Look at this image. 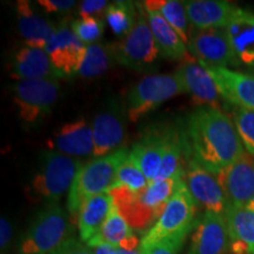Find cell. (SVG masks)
I'll return each mask as SVG.
<instances>
[{"mask_svg": "<svg viewBox=\"0 0 254 254\" xmlns=\"http://www.w3.org/2000/svg\"><path fill=\"white\" fill-rule=\"evenodd\" d=\"M185 138L192 159L215 176L246 153L233 122L215 107L190 113Z\"/></svg>", "mask_w": 254, "mask_h": 254, "instance_id": "cell-1", "label": "cell"}, {"mask_svg": "<svg viewBox=\"0 0 254 254\" xmlns=\"http://www.w3.org/2000/svg\"><path fill=\"white\" fill-rule=\"evenodd\" d=\"M183 176L163 182H154L141 190L114 186L110 190L114 206L136 232H147L164 213L171 198L177 192Z\"/></svg>", "mask_w": 254, "mask_h": 254, "instance_id": "cell-2", "label": "cell"}, {"mask_svg": "<svg viewBox=\"0 0 254 254\" xmlns=\"http://www.w3.org/2000/svg\"><path fill=\"white\" fill-rule=\"evenodd\" d=\"M196 201L184 182L171 198L158 221L144 233L139 252L147 254L161 244H177L183 246L195 225Z\"/></svg>", "mask_w": 254, "mask_h": 254, "instance_id": "cell-3", "label": "cell"}, {"mask_svg": "<svg viewBox=\"0 0 254 254\" xmlns=\"http://www.w3.org/2000/svg\"><path fill=\"white\" fill-rule=\"evenodd\" d=\"M126 148L112 152L105 157L94 158L78 171L67 196V208L71 214L78 213L87 199L110 192L116 185L119 167L128 158Z\"/></svg>", "mask_w": 254, "mask_h": 254, "instance_id": "cell-4", "label": "cell"}, {"mask_svg": "<svg viewBox=\"0 0 254 254\" xmlns=\"http://www.w3.org/2000/svg\"><path fill=\"white\" fill-rule=\"evenodd\" d=\"M68 214L57 202L49 204L33 219L21 238L19 254H53L73 237Z\"/></svg>", "mask_w": 254, "mask_h": 254, "instance_id": "cell-5", "label": "cell"}, {"mask_svg": "<svg viewBox=\"0 0 254 254\" xmlns=\"http://www.w3.org/2000/svg\"><path fill=\"white\" fill-rule=\"evenodd\" d=\"M82 164L77 159L55 151L41 155L39 167L30 183V193L50 204L57 202L71 190Z\"/></svg>", "mask_w": 254, "mask_h": 254, "instance_id": "cell-6", "label": "cell"}, {"mask_svg": "<svg viewBox=\"0 0 254 254\" xmlns=\"http://www.w3.org/2000/svg\"><path fill=\"white\" fill-rule=\"evenodd\" d=\"M186 93L179 79L173 74H152L136 82L126 95V114L135 123L171 98Z\"/></svg>", "mask_w": 254, "mask_h": 254, "instance_id": "cell-7", "label": "cell"}, {"mask_svg": "<svg viewBox=\"0 0 254 254\" xmlns=\"http://www.w3.org/2000/svg\"><path fill=\"white\" fill-rule=\"evenodd\" d=\"M138 18L133 30L119 43L113 44L117 63L134 69L145 68L160 56L152 34L144 4L135 2Z\"/></svg>", "mask_w": 254, "mask_h": 254, "instance_id": "cell-8", "label": "cell"}, {"mask_svg": "<svg viewBox=\"0 0 254 254\" xmlns=\"http://www.w3.org/2000/svg\"><path fill=\"white\" fill-rule=\"evenodd\" d=\"M13 101L25 123L33 124L50 113L59 97V82L53 79L19 80L12 87Z\"/></svg>", "mask_w": 254, "mask_h": 254, "instance_id": "cell-9", "label": "cell"}, {"mask_svg": "<svg viewBox=\"0 0 254 254\" xmlns=\"http://www.w3.org/2000/svg\"><path fill=\"white\" fill-rule=\"evenodd\" d=\"M189 52L199 62L217 67H239L236 52L225 28L190 31Z\"/></svg>", "mask_w": 254, "mask_h": 254, "instance_id": "cell-10", "label": "cell"}, {"mask_svg": "<svg viewBox=\"0 0 254 254\" xmlns=\"http://www.w3.org/2000/svg\"><path fill=\"white\" fill-rule=\"evenodd\" d=\"M183 182L196 204L201 205L205 211L225 215L228 202L215 174L202 167L194 159H190L184 168Z\"/></svg>", "mask_w": 254, "mask_h": 254, "instance_id": "cell-11", "label": "cell"}, {"mask_svg": "<svg viewBox=\"0 0 254 254\" xmlns=\"http://www.w3.org/2000/svg\"><path fill=\"white\" fill-rule=\"evenodd\" d=\"M51 62L60 75L78 74L86 45L78 39L66 23H60L45 47Z\"/></svg>", "mask_w": 254, "mask_h": 254, "instance_id": "cell-12", "label": "cell"}, {"mask_svg": "<svg viewBox=\"0 0 254 254\" xmlns=\"http://www.w3.org/2000/svg\"><path fill=\"white\" fill-rule=\"evenodd\" d=\"M215 177L224 190L228 206H243L254 199V158L252 155L245 153Z\"/></svg>", "mask_w": 254, "mask_h": 254, "instance_id": "cell-13", "label": "cell"}, {"mask_svg": "<svg viewBox=\"0 0 254 254\" xmlns=\"http://www.w3.org/2000/svg\"><path fill=\"white\" fill-rule=\"evenodd\" d=\"M201 63V62H200ZM217 85L219 93L231 105L254 112V75L201 63Z\"/></svg>", "mask_w": 254, "mask_h": 254, "instance_id": "cell-14", "label": "cell"}, {"mask_svg": "<svg viewBox=\"0 0 254 254\" xmlns=\"http://www.w3.org/2000/svg\"><path fill=\"white\" fill-rule=\"evenodd\" d=\"M176 75L185 88L186 93L192 95L196 106H211L219 109L220 98L217 85L198 59L190 55L180 64Z\"/></svg>", "mask_w": 254, "mask_h": 254, "instance_id": "cell-15", "label": "cell"}, {"mask_svg": "<svg viewBox=\"0 0 254 254\" xmlns=\"http://www.w3.org/2000/svg\"><path fill=\"white\" fill-rule=\"evenodd\" d=\"M230 233L225 215L205 211L195 226L187 254H226Z\"/></svg>", "mask_w": 254, "mask_h": 254, "instance_id": "cell-16", "label": "cell"}, {"mask_svg": "<svg viewBox=\"0 0 254 254\" xmlns=\"http://www.w3.org/2000/svg\"><path fill=\"white\" fill-rule=\"evenodd\" d=\"M49 147L68 157H87L93 154V131L85 119H77L63 125L52 139Z\"/></svg>", "mask_w": 254, "mask_h": 254, "instance_id": "cell-17", "label": "cell"}, {"mask_svg": "<svg viewBox=\"0 0 254 254\" xmlns=\"http://www.w3.org/2000/svg\"><path fill=\"white\" fill-rule=\"evenodd\" d=\"M184 4L190 23L196 30L225 28L240 8L226 0H190Z\"/></svg>", "mask_w": 254, "mask_h": 254, "instance_id": "cell-18", "label": "cell"}, {"mask_svg": "<svg viewBox=\"0 0 254 254\" xmlns=\"http://www.w3.org/2000/svg\"><path fill=\"white\" fill-rule=\"evenodd\" d=\"M94 158L117 151L125 139V119L120 109H109L98 113L92 123Z\"/></svg>", "mask_w": 254, "mask_h": 254, "instance_id": "cell-19", "label": "cell"}, {"mask_svg": "<svg viewBox=\"0 0 254 254\" xmlns=\"http://www.w3.org/2000/svg\"><path fill=\"white\" fill-rule=\"evenodd\" d=\"M233 254H254V199L243 206H228L225 213Z\"/></svg>", "mask_w": 254, "mask_h": 254, "instance_id": "cell-20", "label": "cell"}, {"mask_svg": "<svg viewBox=\"0 0 254 254\" xmlns=\"http://www.w3.org/2000/svg\"><path fill=\"white\" fill-rule=\"evenodd\" d=\"M168 128L148 133L133 145L128 158L146 177L148 184L154 183L160 170L166 148Z\"/></svg>", "mask_w": 254, "mask_h": 254, "instance_id": "cell-21", "label": "cell"}, {"mask_svg": "<svg viewBox=\"0 0 254 254\" xmlns=\"http://www.w3.org/2000/svg\"><path fill=\"white\" fill-rule=\"evenodd\" d=\"M12 78L17 80L53 79L60 75L44 49L25 45L19 49L9 63Z\"/></svg>", "mask_w": 254, "mask_h": 254, "instance_id": "cell-22", "label": "cell"}, {"mask_svg": "<svg viewBox=\"0 0 254 254\" xmlns=\"http://www.w3.org/2000/svg\"><path fill=\"white\" fill-rule=\"evenodd\" d=\"M225 30L240 65L254 69V11L240 7Z\"/></svg>", "mask_w": 254, "mask_h": 254, "instance_id": "cell-23", "label": "cell"}, {"mask_svg": "<svg viewBox=\"0 0 254 254\" xmlns=\"http://www.w3.org/2000/svg\"><path fill=\"white\" fill-rule=\"evenodd\" d=\"M15 9L18 31L25 41V45L45 50L57 26L36 13L31 2L27 0L17 1Z\"/></svg>", "mask_w": 254, "mask_h": 254, "instance_id": "cell-24", "label": "cell"}, {"mask_svg": "<svg viewBox=\"0 0 254 254\" xmlns=\"http://www.w3.org/2000/svg\"><path fill=\"white\" fill-rule=\"evenodd\" d=\"M101 244H107L117 249L127 251L139 250V246H140V240L136 238L133 228L124 219L116 206H113L101 230L88 241L87 245L94 249Z\"/></svg>", "mask_w": 254, "mask_h": 254, "instance_id": "cell-25", "label": "cell"}, {"mask_svg": "<svg viewBox=\"0 0 254 254\" xmlns=\"http://www.w3.org/2000/svg\"><path fill=\"white\" fill-rule=\"evenodd\" d=\"M114 206L110 192L87 199L78 212L79 236L82 243H88L101 230Z\"/></svg>", "mask_w": 254, "mask_h": 254, "instance_id": "cell-26", "label": "cell"}, {"mask_svg": "<svg viewBox=\"0 0 254 254\" xmlns=\"http://www.w3.org/2000/svg\"><path fill=\"white\" fill-rule=\"evenodd\" d=\"M146 14H147L148 24H150L160 56L166 59L182 60V62L189 58L190 53L187 46L172 26L161 17V14L154 11H147V9H146Z\"/></svg>", "mask_w": 254, "mask_h": 254, "instance_id": "cell-27", "label": "cell"}, {"mask_svg": "<svg viewBox=\"0 0 254 254\" xmlns=\"http://www.w3.org/2000/svg\"><path fill=\"white\" fill-rule=\"evenodd\" d=\"M144 7L147 11H154L161 14L165 20L172 26L178 36L187 46L190 41V23L187 17L185 4L177 0H146Z\"/></svg>", "mask_w": 254, "mask_h": 254, "instance_id": "cell-28", "label": "cell"}, {"mask_svg": "<svg viewBox=\"0 0 254 254\" xmlns=\"http://www.w3.org/2000/svg\"><path fill=\"white\" fill-rule=\"evenodd\" d=\"M184 148H189L186 138H184L176 129L168 128V136L166 142V148L161 161L160 170L157 174L154 182H163V180L171 179V178L183 176V155Z\"/></svg>", "mask_w": 254, "mask_h": 254, "instance_id": "cell-29", "label": "cell"}, {"mask_svg": "<svg viewBox=\"0 0 254 254\" xmlns=\"http://www.w3.org/2000/svg\"><path fill=\"white\" fill-rule=\"evenodd\" d=\"M114 62L117 60L113 45H105L101 43L86 45V51L78 74L85 79L99 77L111 68Z\"/></svg>", "mask_w": 254, "mask_h": 254, "instance_id": "cell-30", "label": "cell"}, {"mask_svg": "<svg viewBox=\"0 0 254 254\" xmlns=\"http://www.w3.org/2000/svg\"><path fill=\"white\" fill-rule=\"evenodd\" d=\"M105 17L114 34L126 37L136 23L138 7L132 1H116L107 7Z\"/></svg>", "mask_w": 254, "mask_h": 254, "instance_id": "cell-31", "label": "cell"}, {"mask_svg": "<svg viewBox=\"0 0 254 254\" xmlns=\"http://www.w3.org/2000/svg\"><path fill=\"white\" fill-rule=\"evenodd\" d=\"M233 106V105H232ZM233 124L243 142L245 152L250 155H254V112L243 109V107L233 106L232 110Z\"/></svg>", "mask_w": 254, "mask_h": 254, "instance_id": "cell-32", "label": "cell"}, {"mask_svg": "<svg viewBox=\"0 0 254 254\" xmlns=\"http://www.w3.org/2000/svg\"><path fill=\"white\" fill-rule=\"evenodd\" d=\"M73 33L85 45L97 43L104 33V24L97 17L79 18L71 24Z\"/></svg>", "mask_w": 254, "mask_h": 254, "instance_id": "cell-33", "label": "cell"}, {"mask_svg": "<svg viewBox=\"0 0 254 254\" xmlns=\"http://www.w3.org/2000/svg\"><path fill=\"white\" fill-rule=\"evenodd\" d=\"M148 185L150 184L141 171L127 158L119 167L114 186H125L132 190H141Z\"/></svg>", "mask_w": 254, "mask_h": 254, "instance_id": "cell-34", "label": "cell"}, {"mask_svg": "<svg viewBox=\"0 0 254 254\" xmlns=\"http://www.w3.org/2000/svg\"><path fill=\"white\" fill-rule=\"evenodd\" d=\"M110 4L107 0H84L79 5V15L80 18H88L99 15L106 12Z\"/></svg>", "mask_w": 254, "mask_h": 254, "instance_id": "cell-35", "label": "cell"}, {"mask_svg": "<svg viewBox=\"0 0 254 254\" xmlns=\"http://www.w3.org/2000/svg\"><path fill=\"white\" fill-rule=\"evenodd\" d=\"M38 4L49 13H63L74 7L77 1L74 0H39Z\"/></svg>", "mask_w": 254, "mask_h": 254, "instance_id": "cell-36", "label": "cell"}, {"mask_svg": "<svg viewBox=\"0 0 254 254\" xmlns=\"http://www.w3.org/2000/svg\"><path fill=\"white\" fill-rule=\"evenodd\" d=\"M53 254H94V249L88 246L86 243H82L81 240L72 238Z\"/></svg>", "mask_w": 254, "mask_h": 254, "instance_id": "cell-37", "label": "cell"}, {"mask_svg": "<svg viewBox=\"0 0 254 254\" xmlns=\"http://www.w3.org/2000/svg\"><path fill=\"white\" fill-rule=\"evenodd\" d=\"M11 225H9V222L6 219L1 218V222H0V246H1V250H4L8 246L9 241H11Z\"/></svg>", "mask_w": 254, "mask_h": 254, "instance_id": "cell-38", "label": "cell"}, {"mask_svg": "<svg viewBox=\"0 0 254 254\" xmlns=\"http://www.w3.org/2000/svg\"><path fill=\"white\" fill-rule=\"evenodd\" d=\"M182 246L177 244H161L153 250L150 251L147 254H178Z\"/></svg>", "mask_w": 254, "mask_h": 254, "instance_id": "cell-39", "label": "cell"}, {"mask_svg": "<svg viewBox=\"0 0 254 254\" xmlns=\"http://www.w3.org/2000/svg\"><path fill=\"white\" fill-rule=\"evenodd\" d=\"M94 254H119L118 249L107 244H101V245L94 247Z\"/></svg>", "mask_w": 254, "mask_h": 254, "instance_id": "cell-40", "label": "cell"}, {"mask_svg": "<svg viewBox=\"0 0 254 254\" xmlns=\"http://www.w3.org/2000/svg\"><path fill=\"white\" fill-rule=\"evenodd\" d=\"M118 253L119 254H141L140 252H139V250L127 251V250H123V249H118Z\"/></svg>", "mask_w": 254, "mask_h": 254, "instance_id": "cell-41", "label": "cell"}]
</instances>
